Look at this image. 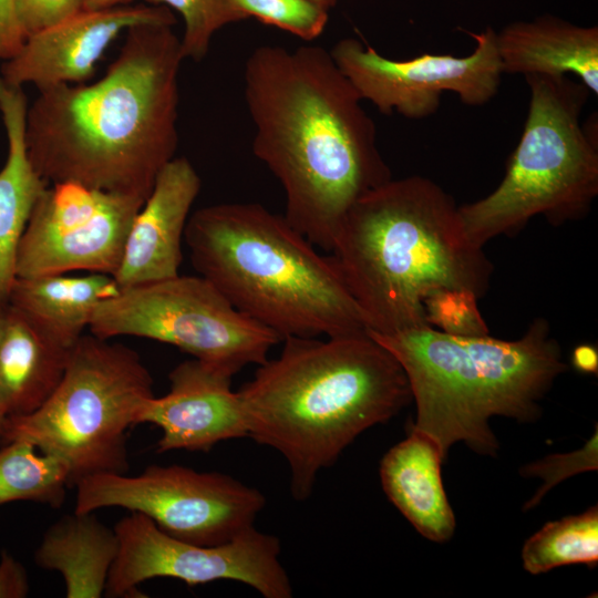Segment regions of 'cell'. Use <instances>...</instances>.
Returning a JSON list of instances; mask_svg holds the SVG:
<instances>
[{
  "mask_svg": "<svg viewBox=\"0 0 598 598\" xmlns=\"http://www.w3.org/2000/svg\"><path fill=\"white\" fill-rule=\"evenodd\" d=\"M243 78L252 152L285 190V218L330 252L352 205L392 178L374 122L324 48L257 47Z\"/></svg>",
  "mask_w": 598,
  "mask_h": 598,
  "instance_id": "1",
  "label": "cell"
},
{
  "mask_svg": "<svg viewBox=\"0 0 598 598\" xmlns=\"http://www.w3.org/2000/svg\"><path fill=\"white\" fill-rule=\"evenodd\" d=\"M168 24H140L105 74L39 91L27 113L28 154L50 185L150 195L178 145L181 39Z\"/></svg>",
  "mask_w": 598,
  "mask_h": 598,
  "instance_id": "2",
  "label": "cell"
},
{
  "mask_svg": "<svg viewBox=\"0 0 598 598\" xmlns=\"http://www.w3.org/2000/svg\"><path fill=\"white\" fill-rule=\"evenodd\" d=\"M239 390L247 436L286 460L295 499L310 497L365 430L412 402L398 360L370 334L289 337Z\"/></svg>",
  "mask_w": 598,
  "mask_h": 598,
  "instance_id": "3",
  "label": "cell"
},
{
  "mask_svg": "<svg viewBox=\"0 0 598 598\" xmlns=\"http://www.w3.org/2000/svg\"><path fill=\"white\" fill-rule=\"evenodd\" d=\"M368 332L430 327L440 289L487 292L493 265L466 236L453 197L420 175L391 178L347 213L330 251Z\"/></svg>",
  "mask_w": 598,
  "mask_h": 598,
  "instance_id": "4",
  "label": "cell"
},
{
  "mask_svg": "<svg viewBox=\"0 0 598 598\" xmlns=\"http://www.w3.org/2000/svg\"><path fill=\"white\" fill-rule=\"evenodd\" d=\"M184 241L199 276L281 341L368 332L330 255H320L285 216L258 203L195 210Z\"/></svg>",
  "mask_w": 598,
  "mask_h": 598,
  "instance_id": "5",
  "label": "cell"
},
{
  "mask_svg": "<svg viewBox=\"0 0 598 598\" xmlns=\"http://www.w3.org/2000/svg\"><path fill=\"white\" fill-rule=\"evenodd\" d=\"M402 367L416 405L410 426L431 436L444 457L455 443L495 457L491 419L532 423L540 402L567 370L559 343L544 318L516 340L462 337L433 327L381 334L368 332Z\"/></svg>",
  "mask_w": 598,
  "mask_h": 598,
  "instance_id": "6",
  "label": "cell"
},
{
  "mask_svg": "<svg viewBox=\"0 0 598 598\" xmlns=\"http://www.w3.org/2000/svg\"><path fill=\"white\" fill-rule=\"evenodd\" d=\"M523 133L503 179L487 196L458 207L478 247L514 235L542 215L554 226L584 218L598 195L597 120L581 124L589 90L569 76L530 74Z\"/></svg>",
  "mask_w": 598,
  "mask_h": 598,
  "instance_id": "7",
  "label": "cell"
},
{
  "mask_svg": "<svg viewBox=\"0 0 598 598\" xmlns=\"http://www.w3.org/2000/svg\"><path fill=\"white\" fill-rule=\"evenodd\" d=\"M92 333L70 349L64 374L33 413L6 417L1 444L25 441L59 458L71 486L101 473H127V431L154 396L140 354Z\"/></svg>",
  "mask_w": 598,
  "mask_h": 598,
  "instance_id": "8",
  "label": "cell"
},
{
  "mask_svg": "<svg viewBox=\"0 0 598 598\" xmlns=\"http://www.w3.org/2000/svg\"><path fill=\"white\" fill-rule=\"evenodd\" d=\"M89 330L103 339L130 336L172 344L230 377L265 363L281 341L202 276L179 274L120 289L97 305Z\"/></svg>",
  "mask_w": 598,
  "mask_h": 598,
  "instance_id": "9",
  "label": "cell"
},
{
  "mask_svg": "<svg viewBox=\"0 0 598 598\" xmlns=\"http://www.w3.org/2000/svg\"><path fill=\"white\" fill-rule=\"evenodd\" d=\"M74 511L121 507L147 516L164 533L205 546L230 542L254 527L265 495L220 472L151 465L137 475L101 473L80 480Z\"/></svg>",
  "mask_w": 598,
  "mask_h": 598,
  "instance_id": "10",
  "label": "cell"
},
{
  "mask_svg": "<svg viewBox=\"0 0 598 598\" xmlns=\"http://www.w3.org/2000/svg\"><path fill=\"white\" fill-rule=\"evenodd\" d=\"M114 530L118 553L109 574L106 597H144L140 585L159 577L179 579L188 586L235 580L265 598L292 597L290 578L279 560V538L255 526L213 546L172 537L135 512L121 518Z\"/></svg>",
  "mask_w": 598,
  "mask_h": 598,
  "instance_id": "11",
  "label": "cell"
},
{
  "mask_svg": "<svg viewBox=\"0 0 598 598\" xmlns=\"http://www.w3.org/2000/svg\"><path fill=\"white\" fill-rule=\"evenodd\" d=\"M468 34L475 48L466 56L424 53L392 60L357 38L339 40L330 54L361 99L379 112L422 120L439 110L444 92L468 106L484 105L497 94L504 73L496 31L486 27Z\"/></svg>",
  "mask_w": 598,
  "mask_h": 598,
  "instance_id": "12",
  "label": "cell"
},
{
  "mask_svg": "<svg viewBox=\"0 0 598 598\" xmlns=\"http://www.w3.org/2000/svg\"><path fill=\"white\" fill-rule=\"evenodd\" d=\"M145 199L78 183L50 184L20 240L17 277L71 271L116 274L133 219Z\"/></svg>",
  "mask_w": 598,
  "mask_h": 598,
  "instance_id": "13",
  "label": "cell"
},
{
  "mask_svg": "<svg viewBox=\"0 0 598 598\" xmlns=\"http://www.w3.org/2000/svg\"><path fill=\"white\" fill-rule=\"evenodd\" d=\"M175 23V16L165 6L82 10L27 38L17 53L3 61L0 76L17 86L32 84L38 91L59 84L84 83L121 32L140 24Z\"/></svg>",
  "mask_w": 598,
  "mask_h": 598,
  "instance_id": "14",
  "label": "cell"
},
{
  "mask_svg": "<svg viewBox=\"0 0 598 598\" xmlns=\"http://www.w3.org/2000/svg\"><path fill=\"white\" fill-rule=\"evenodd\" d=\"M168 379L169 391L151 398L138 422L161 429L157 453L208 452L223 441L247 436L233 377L193 358L177 364Z\"/></svg>",
  "mask_w": 598,
  "mask_h": 598,
  "instance_id": "15",
  "label": "cell"
},
{
  "mask_svg": "<svg viewBox=\"0 0 598 598\" xmlns=\"http://www.w3.org/2000/svg\"><path fill=\"white\" fill-rule=\"evenodd\" d=\"M202 181L186 157L171 159L131 225L114 279L120 289L159 281L179 272L182 246Z\"/></svg>",
  "mask_w": 598,
  "mask_h": 598,
  "instance_id": "16",
  "label": "cell"
},
{
  "mask_svg": "<svg viewBox=\"0 0 598 598\" xmlns=\"http://www.w3.org/2000/svg\"><path fill=\"white\" fill-rule=\"evenodd\" d=\"M502 71L507 74L579 79L598 94V28L582 27L553 14L513 21L496 31Z\"/></svg>",
  "mask_w": 598,
  "mask_h": 598,
  "instance_id": "17",
  "label": "cell"
},
{
  "mask_svg": "<svg viewBox=\"0 0 598 598\" xmlns=\"http://www.w3.org/2000/svg\"><path fill=\"white\" fill-rule=\"evenodd\" d=\"M445 457L427 434L410 427L380 462V481L389 501L426 539L445 543L456 520L441 475Z\"/></svg>",
  "mask_w": 598,
  "mask_h": 598,
  "instance_id": "18",
  "label": "cell"
},
{
  "mask_svg": "<svg viewBox=\"0 0 598 598\" xmlns=\"http://www.w3.org/2000/svg\"><path fill=\"white\" fill-rule=\"evenodd\" d=\"M28 99L22 86L0 76V114L8 155L0 171V306L8 305L16 279L20 240L30 216L49 184L38 174L25 141Z\"/></svg>",
  "mask_w": 598,
  "mask_h": 598,
  "instance_id": "19",
  "label": "cell"
},
{
  "mask_svg": "<svg viewBox=\"0 0 598 598\" xmlns=\"http://www.w3.org/2000/svg\"><path fill=\"white\" fill-rule=\"evenodd\" d=\"M70 349L7 305L0 332V410L22 416L41 408L59 385Z\"/></svg>",
  "mask_w": 598,
  "mask_h": 598,
  "instance_id": "20",
  "label": "cell"
},
{
  "mask_svg": "<svg viewBox=\"0 0 598 598\" xmlns=\"http://www.w3.org/2000/svg\"><path fill=\"white\" fill-rule=\"evenodd\" d=\"M117 553L114 528L94 513L73 511L49 526L34 551V561L39 568L61 575L68 598H99L105 594Z\"/></svg>",
  "mask_w": 598,
  "mask_h": 598,
  "instance_id": "21",
  "label": "cell"
},
{
  "mask_svg": "<svg viewBox=\"0 0 598 598\" xmlns=\"http://www.w3.org/2000/svg\"><path fill=\"white\" fill-rule=\"evenodd\" d=\"M118 291L114 277L105 274L16 277L8 303L52 340L71 349L89 328L97 305Z\"/></svg>",
  "mask_w": 598,
  "mask_h": 598,
  "instance_id": "22",
  "label": "cell"
},
{
  "mask_svg": "<svg viewBox=\"0 0 598 598\" xmlns=\"http://www.w3.org/2000/svg\"><path fill=\"white\" fill-rule=\"evenodd\" d=\"M72 487L66 466L25 441L2 443L0 448V507L33 502L59 508Z\"/></svg>",
  "mask_w": 598,
  "mask_h": 598,
  "instance_id": "23",
  "label": "cell"
},
{
  "mask_svg": "<svg viewBox=\"0 0 598 598\" xmlns=\"http://www.w3.org/2000/svg\"><path fill=\"white\" fill-rule=\"evenodd\" d=\"M522 563L532 575L574 564L595 568L598 563V506L546 523L523 545Z\"/></svg>",
  "mask_w": 598,
  "mask_h": 598,
  "instance_id": "24",
  "label": "cell"
},
{
  "mask_svg": "<svg viewBox=\"0 0 598 598\" xmlns=\"http://www.w3.org/2000/svg\"><path fill=\"white\" fill-rule=\"evenodd\" d=\"M177 11L184 21L181 48L184 59L203 60L214 34L223 27L248 19L234 0H144Z\"/></svg>",
  "mask_w": 598,
  "mask_h": 598,
  "instance_id": "25",
  "label": "cell"
},
{
  "mask_svg": "<svg viewBox=\"0 0 598 598\" xmlns=\"http://www.w3.org/2000/svg\"><path fill=\"white\" fill-rule=\"evenodd\" d=\"M247 17L275 25L305 41H312L324 30L327 9L310 0H234Z\"/></svg>",
  "mask_w": 598,
  "mask_h": 598,
  "instance_id": "26",
  "label": "cell"
},
{
  "mask_svg": "<svg viewBox=\"0 0 598 598\" xmlns=\"http://www.w3.org/2000/svg\"><path fill=\"white\" fill-rule=\"evenodd\" d=\"M478 297L465 289H440L423 302L430 327L453 336L478 337L489 334L478 310Z\"/></svg>",
  "mask_w": 598,
  "mask_h": 598,
  "instance_id": "27",
  "label": "cell"
},
{
  "mask_svg": "<svg viewBox=\"0 0 598 598\" xmlns=\"http://www.w3.org/2000/svg\"><path fill=\"white\" fill-rule=\"evenodd\" d=\"M598 426L590 439L579 450L568 453L547 455L535 462H530L519 470L524 477H538L543 484L528 499L523 509L529 511L536 507L545 495L557 484L579 473L597 471L598 468Z\"/></svg>",
  "mask_w": 598,
  "mask_h": 598,
  "instance_id": "28",
  "label": "cell"
},
{
  "mask_svg": "<svg viewBox=\"0 0 598 598\" xmlns=\"http://www.w3.org/2000/svg\"><path fill=\"white\" fill-rule=\"evenodd\" d=\"M83 10V0H13L18 28L27 39Z\"/></svg>",
  "mask_w": 598,
  "mask_h": 598,
  "instance_id": "29",
  "label": "cell"
},
{
  "mask_svg": "<svg viewBox=\"0 0 598 598\" xmlns=\"http://www.w3.org/2000/svg\"><path fill=\"white\" fill-rule=\"evenodd\" d=\"M30 590L24 566L8 550L0 554V598H24Z\"/></svg>",
  "mask_w": 598,
  "mask_h": 598,
  "instance_id": "30",
  "label": "cell"
},
{
  "mask_svg": "<svg viewBox=\"0 0 598 598\" xmlns=\"http://www.w3.org/2000/svg\"><path fill=\"white\" fill-rule=\"evenodd\" d=\"M571 364L582 373H597L598 352L597 349L588 343L577 346L571 353Z\"/></svg>",
  "mask_w": 598,
  "mask_h": 598,
  "instance_id": "31",
  "label": "cell"
},
{
  "mask_svg": "<svg viewBox=\"0 0 598 598\" xmlns=\"http://www.w3.org/2000/svg\"><path fill=\"white\" fill-rule=\"evenodd\" d=\"M134 0H83V10L96 11L127 6Z\"/></svg>",
  "mask_w": 598,
  "mask_h": 598,
  "instance_id": "32",
  "label": "cell"
},
{
  "mask_svg": "<svg viewBox=\"0 0 598 598\" xmlns=\"http://www.w3.org/2000/svg\"><path fill=\"white\" fill-rule=\"evenodd\" d=\"M6 308H7V305L6 306H0V332H1V329H2V326H3ZM4 421H6V415L0 410V442H1V434H2V429H3Z\"/></svg>",
  "mask_w": 598,
  "mask_h": 598,
  "instance_id": "33",
  "label": "cell"
},
{
  "mask_svg": "<svg viewBox=\"0 0 598 598\" xmlns=\"http://www.w3.org/2000/svg\"><path fill=\"white\" fill-rule=\"evenodd\" d=\"M315 3H317L318 6L329 10L331 8H333L337 3V0H310Z\"/></svg>",
  "mask_w": 598,
  "mask_h": 598,
  "instance_id": "34",
  "label": "cell"
}]
</instances>
